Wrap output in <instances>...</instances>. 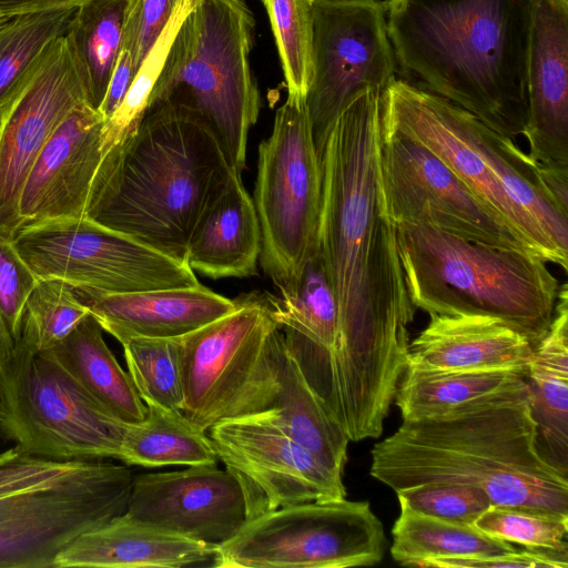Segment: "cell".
<instances>
[{
  "label": "cell",
  "instance_id": "cell-1",
  "mask_svg": "<svg viewBox=\"0 0 568 568\" xmlns=\"http://www.w3.org/2000/svg\"><path fill=\"white\" fill-rule=\"evenodd\" d=\"M384 91L361 94L341 113L321 155L317 245L338 306L321 399L352 442L383 433L416 311L382 187Z\"/></svg>",
  "mask_w": 568,
  "mask_h": 568
},
{
  "label": "cell",
  "instance_id": "cell-2",
  "mask_svg": "<svg viewBox=\"0 0 568 568\" xmlns=\"http://www.w3.org/2000/svg\"><path fill=\"white\" fill-rule=\"evenodd\" d=\"M369 473L394 491L467 485L491 506L568 518V476L537 450L527 383L439 417L403 420L373 447Z\"/></svg>",
  "mask_w": 568,
  "mask_h": 568
},
{
  "label": "cell",
  "instance_id": "cell-3",
  "mask_svg": "<svg viewBox=\"0 0 568 568\" xmlns=\"http://www.w3.org/2000/svg\"><path fill=\"white\" fill-rule=\"evenodd\" d=\"M534 0H392L386 22L410 82L515 140L528 118Z\"/></svg>",
  "mask_w": 568,
  "mask_h": 568
},
{
  "label": "cell",
  "instance_id": "cell-4",
  "mask_svg": "<svg viewBox=\"0 0 568 568\" xmlns=\"http://www.w3.org/2000/svg\"><path fill=\"white\" fill-rule=\"evenodd\" d=\"M383 133L437 155L530 253L568 270V217L541 189L537 163L515 140L467 110L404 79L383 95Z\"/></svg>",
  "mask_w": 568,
  "mask_h": 568
},
{
  "label": "cell",
  "instance_id": "cell-5",
  "mask_svg": "<svg viewBox=\"0 0 568 568\" xmlns=\"http://www.w3.org/2000/svg\"><path fill=\"white\" fill-rule=\"evenodd\" d=\"M232 171L197 113L170 102L153 103L125 145L92 220L185 262L197 220Z\"/></svg>",
  "mask_w": 568,
  "mask_h": 568
},
{
  "label": "cell",
  "instance_id": "cell-6",
  "mask_svg": "<svg viewBox=\"0 0 568 568\" xmlns=\"http://www.w3.org/2000/svg\"><path fill=\"white\" fill-rule=\"evenodd\" d=\"M396 235L415 308L499 318L534 346L548 331L560 284L539 256L409 222L396 223Z\"/></svg>",
  "mask_w": 568,
  "mask_h": 568
},
{
  "label": "cell",
  "instance_id": "cell-7",
  "mask_svg": "<svg viewBox=\"0 0 568 568\" xmlns=\"http://www.w3.org/2000/svg\"><path fill=\"white\" fill-rule=\"evenodd\" d=\"M132 483L123 465L7 449L0 460V568H53L79 536L125 514Z\"/></svg>",
  "mask_w": 568,
  "mask_h": 568
},
{
  "label": "cell",
  "instance_id": "cell-8",
  "mask_svg": "<svg viewBox=\"0 0 568 568\" xmlns=\"http://www.w3.org/2000/svg\"><path fill=\"white\" fill-rule=\"evenodd\" d=\"M254 28L245 0H194L172 40L149 104L170 102L197 113L241 174L248 132L261 110L250 64Z\"/></svg>",
  "mask_w": 568,
  "mask_h": 568
},
{
  "label": "cell",
  "instance_id": "cell-9",
  "mask_svg": "<svg viewBox=\"0 0 568 568\" xmlns=\"http://www.w3.org/2000/svg\"><path fill=\"white\" fill-rule=\"evenodd\" d=\"M234 300L232 312L175 338L182 414L204 432L267 410L277 395L281 328L272 297L252 292Z\"/></svg>",
  "mask_w": 568,
  "mask_h": 568
},
{
  "label": "cell",
  "instance_id": "cell-10",
  "mask_svg": "<svg viewBox=\"0 0 568 568\" xmlns=\"http://www.w3.org/2000/svg\"><path fill=\"white\" fill-rule=\"evenodd\" d=\"M125 426L54 359L14 342L0 372V434L20 453L54 460L118 459Z\"/></svg>",
  "mask_w": 568,
  "mask_h": 568
},
{
  "label": "cell",
  "instance_id": "cell-11",
  "mask_svg": "<svg viewBox=\"0 0 568 568\" xmlns=\"http://www.w3.org/2000/svg\"><path fill=\"white\" fill-rule=\"evenodd\" d=\"M322 185L305 98L287 94L271 135L258 146L253 200L261 227L260 262L278 290L300 275L317 248Z\"/></svg>",
  "mask_w": 568,
  "mask_h": 568
},
{
  "label": "cell",
  "instance_id": "cell-12",
  "mask_svg": "<svg viewBox=\"0 0 568 568\" xmlns=\"http://www.w3.org/2000/svg\"><path fill=\"white\" fill-rule=\"evenodd\" d=\"M384 526L368 501H310L247 520L217 547L215 568H348L384 556Z\"/></svg>",
  "mask_w": 568,
  "mask_h": 568
},
{
  "label": "cell",
  "instance_id": "cell-13",
  "mask_svg": "<svg viewBox=\"0 0 568 568\" xmlns=\"http://www.w3.org/2000/svg\"><path fill=\"white\" fill-rule=\"evenodd\" d=\"M11 241L39 280L72 287L130 293L201 284L185 262L89 217L33 224Z\"/></svg>",
  "mask_w": 568,
  "mask_h": 568
},
{
  "label": "cell",
  "instance_id": "cell-14",
  "mask_svg": "<svg viewBox=\"0 0 568 568\" xmlns=\"http://www.w3.org/2000/svg\"><path fill=\"white\" fill-rule=\"evenodd\" d=\"M386 9L371 0L314 1L312 79L305 103L321 158L341 113L361 94L395 79Z\"/></svg>",
  "mask_w": 568,
  "mask_h": 568
},
{
  "label": "cell",
  "instance_id": "cell-15",
  "mask_svg": "<svg viewBox=\"0 0 568 568\" xmlns=\"http://www.w3.org/2000/svg\"><path fill=\"white\" fill-rule=\"evenodd\" d=\"M87 103L64 34L52 41L18 80L0 108V237L18 231L23 185L59 124Z\"/></svg>",
  "mask_w": 568,
  "mask_h": 568
},
{
  "label": "cell",
  "instance_id": "cell-16",
  "mask_svg": "<svg viewBox=\"0 0 568 568\" xmlns=\"http://www.w3.org/2000/svg\"><path fill=\"white\" fill-rule=\"evenodd\" d=\"M219 460L240 483L247 520L278 508L344 499L342 477L261 412L209 429Z\"/></svg>",
  "mask_w": 568,
  "mask_h": 568
},
{
  "label": "cell",
  "instance_id": "cell-17",
  "mask_svg": "<svg viewBox=\"0 0 568 568\" xmlns=\"http://www.w3.org/2000/svg\"><path fill=\"white\" fill-rule=\"evenodd\" d=\"M381 176L386 210L395 223L428 225L476 243L527 251L469 187L418 141L383 133Z\"/></svg>",
  "mask_w": 568,
  "mask_h": 568
},
{
  "label": "cell",
  "instance_id": "cell-18",
  "mask_svg": "<svg viewBox=\"0 0 568 568\" xmlns=\"http://www.w3.org/2000/svg\"><path fill=\"white\" fill-rule=\"evenodd\" d=\"M125 515L215 547L231 539L247 521L240 483L216 465L133 477Z\"/></svg>",
  "mask_w": 568,
  "mask_h": 568
},
{
  "label": "cell",
  "instance_id": "cell-19",
  "mask_svg": "<svg viewBox=\"0 0 568 568\" xmlns=\"http://www.w3.org/2000/svg\"><path fill=\"white\" fill-rule=\"evenodd\" d=\"M104 121L84 102L59 124L23 185L18 230L52 220L94 217L101 197Z\"/></svg>",
  "mask_w": 568,
  "mask_h": 568
},
{
  "label": "cell",
  "instance_id": "cell-20",
  "mask_svg": "<svg viewBox=\"0 0 568 568\" xmlns=\"http://www.w3.org/2000/svg\"><path fill=\"white\" fill-rule=\"evenodd\" d=\"M524 129L538 164L568 168V0H534Z\"/></svg>",
  "mask_w": 568,
  "mask_h": 568
},
{
  "label": "cell",
  "instance_id": "cell-21",
  "mask_svg": "<svg viewBox=\"0 0 568 568\" xmlns=\"http://www.w3.org/2000/svg\"><path fill=\"white\" fill-rule=\"evenodd\" d=\"M73 291L102 329L120 343L131 337L176 338L235 308V300L202 284L130 293Z\"/></svg>",
  "mask_w": 568,
  "mask_h": 568
},
{
  "label": "cell",
  "instance_id": "cell-22",
  "mask_svg": "<svg viewBox=\"0 0 568 568\" xmlns=\"http://www.w3.org/2000/svg\"><path fill=\"white\" fill-rule=\"evenodd\" d=\"M534 345L499 318L483 315H429L408 343V364L424 369H519L527 373Z\"/></svg>",
  "mask_w": 568,
  "mask_h": 568
},
{
  "label": "cell",
  "instance_id": "cell-23",
  "mask_svg": "<svg viewBox=\"0 0 568 568\" xmlns=\"http://www.w3.org/2000/svg\"><path fill=\"white\" fill-rule=\"evenodd\" d=\"M216 550L123 514L79 536L58 555L53 568L213 567Z\"/></svg>",
  "mask_w": 568,
  "mask_h": 568
},
{
  "label": "cell",
  "instance_id": "cell-24",
  "mask_svg": "<svg viewBox=\"0 0 568 568\" xmlns=\"http://www.w3.org/2000/svg\"><path fill=\"white\" fill-rule=\"evenodd\" d=\"M271 295L285 344L306 381L320 396L338 336V306L317 248L300 275Z\"/></svg>",
  "mask_w": 568,
  "mask_h": 568
},
{
  "label": "cell",
  "instance_id": "cell-25",
  "mask_svg": "<svg viewBox=\"0 0 568 568\" xmlns=\"http://www.w3.org/2000/svg\"><path fill=\"white\" fill-rule=\"evenodd\" d=\"M261 227L242 174L232 171L207 204L187 242L185 263L211 278L256 274Z\"/></svg>",
  "mask_w": 568,
  "mask_h": 568
},
{
  "label": "cell",
  "instance_id": "cell-26",
  "mask_svg": "<svg viewBox=\"0 0 568 568\" xmlns=\"http://www.w3.org/2000/svg\"><path fill=\"white\" fill-rule=\"evenodd\" d=\"M560 284L550 326L534 346L525 381L536 447L568 476V290Z\"/></svg>",
  "mask_w": 568,
  "mask_h": 568
},
{
  "label": "cell",
  "instance_id": "cell-27",
  "mask_svg": "<svg viewBox=\"0 0 568 568\" xmlns=\"http://www.w3.org/2000/svg\"><path fill=\"white\" fill-rule=\"evenodd\" d=\"M102 331L89 314L58 345L43 353L110 415L126 424L140 423L146 416V405L104 342Z\"/></svg>",
  "mask_w": 568,
  "mask_h": 568
},
{
  "label": "cell",
  "instance_id": "cell-28",
  "mask_svg": "<svg viewBox=\"0 0 568 568\" xmlns=\"http://www.w3.org/2000/svg\"><path fill=\"white\" fill-rule=\"evenodd\" d=\"M278 387L267 417L308 449L324 466L343 478L348 437L306 381L290 353L283 332L277 343Z\"/></svg>",
  "mask_w": 568,
  "mask_h": 568
},
{
  "label": "cell",
  "instance_id": "cell-29",
  "mask_svg": "<svg viewBox=\"0 0 568 568\" xmlns=\"http://www.w3.org/2000/svg\"><path fill=\"white\" fill-rule=\"evenodd\" d=\"M519 369L440 371L407 365L395 394L403 420L435 418L479 398L523 386Z\"/></svg>",
  "mask_w": 568,
  "mask_h": 568
},
{
  "label": "cell",
  "instance_id": "cell-30",
  "mask_svg": "<svg viewBox=\"0 0 568 568\" xmlns=\"http://www.w3.org/2000/svg\"><path fill=\"white\" fill-rule=\"evenodd\" d=\"M128 0H87L77 6L64 37L84 89L99 110L122 48Z\"/></svg>",
  "mask_w": 568,
  "mask_h": 568
},
{
  "label": "cell",
  "instance_id": "cell-31",
  "mask_svg": "<svg viewBox=\"0 0 568 568\" xmlns=\"http://www.w3.org/2000/svg\"><path fill=\"white\" fill-rule=\"evenodd\" d=\"M118 459L142 467L216 465L219 462L206 432L181 412L156 405H146L142 422L126 424Z\"/></svg>",
  "mask_w": 568,
  "mask_h": 568
},
{
  "label": "cell",
  "instance_id": "cell-32",
  "mask_svg": "<svg viewBox=\"0 0 568 568\" xmlns=\"http://www.w3.org/2000/svg\"><path fill=\"white\" fill-rule=\"evenodd\" d=\"M390 554L403 566L462 556H489L517 550L510 542L490 536L475 525L452 523L400 506L392 529Z\"/></svg>",
  "mask_w": 568,
  "mask_h": 568
},
{
  "label": "cell",
  "instance_id": "cell-33",
  "mask_svg": "<svg viewBox=\"0 0 568 568\" xmlns=\"http://www.w3.org/2000/svg\"><path fill=\"white\" fill-rule=\"evenodd\" d=\"M194 0H183L153 48L141 63L129 90L115 111L104 121L100 138L101 199L108 194L120 165L123 150L135 133L151 100L154 85L172 40Z\"/></svg>",
  "mask_w": 568,
  "mask_h": 568
},
{
  "label": "cell",
  "instance_id": "cell-34",
  "mask_svg": "<svg viewBox=\"0 0 568 568\" xmlns=\"http://www.w3.org/2000/svg\"><path fill=\"white\" fill-rule=\"evenodd\" d=\"M75 9L65 6L20 13L0 28V108L39 54L65 33Z\"/></svg>",
  "mask_w": 568,
  "mask_h": 568
},
{
  "label": "cell",
  "instance_id": "cell-35",
  "mask_svg": "<svg viewBox=\"0 0 568 568\" xmlns=\"http://www.w3.org/2000/svg\"><path fill=\"white\" fill-rule=\"evenodd\" d=\"M121 344L128 373L145 405L182 413L183 388L175 338L131 337Z\"/></svg>",
  "mask_w": 568,
  "mask_h": 568
},
{
  "label": "cell",
  "instance_id": "cell-36",
  "mask_svg": "<svg viewBox=\"0 0 568 568\" xmlns=\"http://www.w3.org/2000/svg\"><path fill=\"white\" fill-rule=\"evenodd\" d=\"M89 314L71 285L59 280H39L26 303L18 341L32 353L47 352Z\"/></svg>",
  "mask_w": 568,
  "mask_h": 568
},
{
  "label": "cell",
  "instance_id": "cell-37",
  "mask_svg": "<svg viewBox=\"0 0 568 568\" xmlns=\"http://www.w3.org/2000/svg\"><path fill=\"white\" fill-rule=\"evenodd\" d=\"M315 0H262L274 34L287 94L306 97L312 79Z\"/></svg>",
  "mask_w": 568,
  "mask_h": 568
},
{
  "label": "cell",
  "instance_id": "cell-38",
  "mask_svg": "<svg viewBox=\"0 0 568 568\" xmlns=\"http://www.w3.org/2000/svg\"><path fill=\"white\" fill-rule=\"evenodd\" d=\"M475 526L490 536L528 549L568 551V518L490 506Z\"/></svg>",
  "mask_w": 568,
  "mask_h": 568
},
{
  "label": "cell",
  "instance_id": "cell-39",
  "mask_svg": "<svg viewBox=\"0 0 568 568\" xmlns=\"http://www.w3.org/2000/svg\"><path fill=\"white\" fill-rule=\"evenodd\" d=\"M399 506L438 519L475 525L491 506L487 495L473 486L428 484L395 491Z\"/></svg>",
  "mask_w": 568,
  "mask_h": 568
},
{
  "label": "cell",
  "instance_id": "cell-40",
  "mask_svg": "<svg viewBox=\"0 0 568 568\" xmlns=\"http://www.w3.org/2000/svg\"><path fill=\"white\" fill-rule=\"evenodd\" d=\"M183 0H128L122 50L136 69L146 58Z\"/></svg>",
  "mask_w": 568,
  "mask_h": 568
},
{
  "label": "cell",
  "instance_id": "cell-41",
  "mask_svg": "<svg viewBox=\"0 0 568 568\" xmlns=\"http://www.w3.org/2000/svg\"><path fill=\"white\" fill-rule=\"evenodd\" d=\"M38 282L12 241L0 237V315L14 342L20 337L26 303Z\"/></svg>",
  "mask_w": 568,
  "mask_h": 568
},
{
  "label": "cell",
  "instance_id": "cell-42",
  "mask_svg": "<svg viewBox=\"0 0 568 568\" xmlns=\"http://www.w3.org/2000/svg\"><path fill=\"white\" fill-rule=\"evenodd\" d=\"M568 551L528 549L489 555L436 558L424 561L420 567L437 568H567Z\"/></svg>",
  "mask_w": 568,
  "mask_h": 568
},
{
  "label": "cell",
  "instance_id": "cell-43",
  "mask_svg": "<svg viewBox=\"0 0 568 568\" xmlns=\"http://www.w3.org/2000/svg\"><path fill=\"white\" fill-rule=\"evenodd\" d=\"M138 69L129 52L121 49L116 64L112 72L105 97L99 109L106 120L119 106L129 90Z\"/></svg>",
  "mask_w": 568,
  "mask_h": 568
},
{
  "label": "cell",
  "instance_id": "cell-44",
  "mask_svg": "<svg viewBox=\"0 0 568 568\" xmlns=\"http://www.w3.org/2000/svg\"><path fill=\"white\" fill-rule=\"evenodd\" d=\"M537 175L547 197L568 217V168L537 163Z\"/></svg>",
  "mask_w": 568,
  "mask_h": 568
},
{
  "label": "cell",
  "instance_id": "cell-45",
  "mask_svg": "<svg viewBox=\"0 0 568 568\" xmlns=\"http://www.w3.org/2000/svg\"><path fill=\"white\" fill-rule=\"evenodd\" d=\"M84 1L87 0H0V12L13 17L49 8L79 6Z\"/></svg>",
  "mask_w": 568,
  "mask_h": 568
},
{
  "label": "cell",
  "instance_id": "cell-46",
  "mask_svg": "<svg viewBox=\"0 0 568 568\" xmlns=\"http://www.w3.org/2000/svg\"><path fill=\"white\" fill-rule=\"evenodd\" d=\"M14 339L11 337L1 315H0V372L3 371L13 354Z\"/></svg>",
  "mask_w": 568,
  "mask_h": 568
},
{
  "label": "cell",
  "instance_id": "cell-47",
  "mask_svg": "<svg viewBox=\"0 0 568 568\" xmlns=\"http://www.w3.org/2000/svg\"><path fill=\"white\" fill-rule=\"evenodd\" d=\"M11 17L4 16L0 12V28H2Z\"/></svg>",
  "mask_w": 568,
  "mask_h": 568
},
{
  "label": "cell",
  "instance_id": "cell-48",
  "mask_svg": "<svg viewBox=\"0 0 568 568\" xmlns=\"http://www.w3.org/2000/svg\"><path fill=\"white\" fill-rule=\"evenodd\" d=\"M371 1H373V2H375V3H377V4H379V6H382V7H384V8H386V7H387V4H388L392 0H371Z\"/></svg>",
  "mask_w": 568,
  "mask_h": 568
},
{
  "label": "cell",
  "instance_id": "cell-49",
  "mask_svg": "<svg viewBox=\"0 0 568 568\" xmlns=\"http://www.w3.org/2000/svg\"><path fill=\"white\" fill-rule=\"evenodd\" d=\"M322 1H329V2H348V1H364V0H322Z\"/></svg>",
  "mask_w": 568,
  "mask_h": 568
},
{
  "label": "cell",
  "instance_id": "cell-50",
  "mask_svg": "<svg viewBox=\"0 0 568 568\" xmlns=\"http://www.w3.org/2000/svg\"><path fill=\"white\" fill-rule=\"evenodd\" d=\"M7 450L0 453V460L6 456Z\"/></svg>",
  "mask_w": 568,
  "mask_h": 568
}]
</instances>
